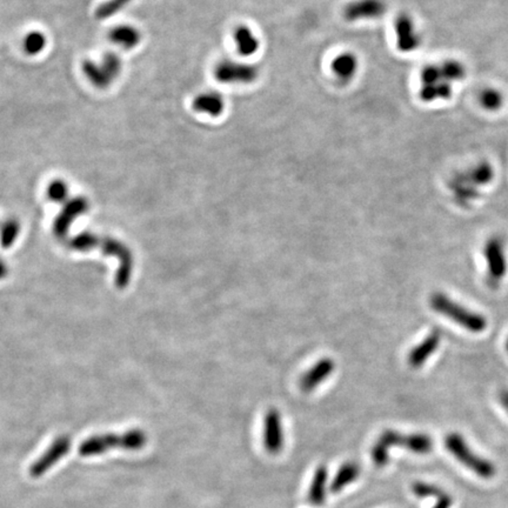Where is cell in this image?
Wrapping results in <instances>:
<instances>
[{"instance_id": "1", "label": "cell", "mask_w": 508, "mask_h": 508, "mask_svg": "<svg viewBox=\"0 0 508 508\" xmlns=\"http://www.w3.org/2000/svg\"><path fill=\"white\" fill-rule=\"evenodd\" d=\"M466 77V67L460 60L427 64L419 74V98L425 104L449 100L452 98L454 85Z\"/></svg>"}, {"instance_id": "2", "label": "cell", "mask_w": 508, "mask_h": 508, "mask_svg": "<svg viewBox=\"0 0 508 508\" xmlns=\"http://www.w3.org/2000/svg\"><path fill=\"white\" fill-rule=\"evenodd\" d=\"M495 175V168L486 161H479L472 168L454 174L449 184L454 202L461 207L472 205L480 197L479 187L491 184Z\"/></svg>"}, {"instance_id": "3", "label": "cell", "mask_w": 508, "mask_h": 508, "mask_svg": "<svg viewBox=\"0 0 508 508\" xmlns=\"http://www.w3.org/2000/svg\"><path fill=\"white\" fill-rule=\"evenodd\" d=\"M147 435L142 429H129L122 434L93 435L81 442L79 454L81 456H99L110 449H122L126 451H138L146 445Z\"/></svg>"}, {"instance_id": "4", "label": "cell", "mask_w": 508, "mask_h": 508, "mask_svg": "<svg viewBox=\"0 0 508 508\" xmlns=\"http://www.w3.org/2000/svg\"><path fill=\"white\" fill-rule=\"evenodd\" d=\"M432 310L441 314L454 324L459 325L471 333H481L487 328V319L481 313L474 312L444 293H434L429 298Z\"/></svg>"}, {"instance_id": "5", "label": "cell", "mask_w": 508, "mask_h": 508, "mask_svg": "<svg viewBox=\"0 0 508 508\" xmlns=\"http://www.w3.org/2000/svg\"><path fill=\"white\" fill-rule=\"evenodd\" d=\"M446 449L463 466L470 468L478 477L491 479L497 473V468L490 460L477 456L467 445L463 435L458 433H449L445 439Z\"/></svg>"}, {"instance_id": "6", "label": "cell", "mask_w": 508, "mask_h": 508, "mask_svg": "<svg viewBox=\"0 0 508 508\" xmlns=\"http://www.w3.org/2000/svg\"><path fill=\"white\" fill-rule=\"evenodd\" d=\"M403 447L415 453V454H428L433 449V440L431 437L424 433H413V434H401L400 432L393 429H386L380 435L379 439L374 444V449L383 456H390L391 447Z\"/></svg>"}, {"instance_id": "7", "label": "cell", "mask_w": 508, "mask_h": 508, "mask_svg": "<svg viewBox=\"0 0 508 508\" xmlns=\"http://www.w3.org/2000/svg\"><path fill=\"white\" fill-rule=\"evenodd\" d=\"M213 77L220 84L246 86L254 84L260 77V69L255 64L241 60L224 59L217 64Z\"/></svg>"}, {"instance_id": "8", "label": "cell", "mask_w": 508, "mask_h": 508, "mask_svg": "<svg viewBox=\"0 0 508 508\" xmlns=\"http://www.w3.org/2000/svg\"><path fill=\"white\" fill-rule=\"evenodd\" d=\"M98 248H100L105 255L118 259L119 267L115 273V285L119 289H125L129 284L134 266L132 252L129 251V248L124 243L111 237L100 238Z\"/></svg>"}, {"instance_id": "9", "label": "cell", "mask_w": 508, "mask_h": 508, "mask_svg": "<svg viewBox=\"0 0 508 508\" xmlns=\"http://www.w3.org/2000/svg\"><path fill=\"white\" fill-rule=\"evenodd\" d=\"M484 257L487 265V282L491 287H498L507 273L505 244L502 238H490L485 243Z\"/></svg>"}, {"instance_id": "10", "label": "cell", "mask_w": 508, "mask_h": 508, "mask_svg": "<svg viewBox=\"0 0 508 508\" xmlns=\"http://www.w3.org/2000/svg\"><path fill=\"white\" fill-rule=\"evenodd\" d=\"M394 35L397 49L403 53H412L420 47L422 33L418 25L408 13H400L394 21Z\"/></svg>"}, {"instance_id": "11", "label": "cell", "mask_w": 508, "mask_h": 508, "mask_svg": "<svg viewBox=\"0 0 508 508\" xmlns=\"http://www.w3.org/2000/svg\"><path fill=\"white\" fill-rule=\"evenodd\" d=\"M90 204L84 197L69 199L53 223V233L59 241H67L74 220L88 211Z\"/></svg>"}, {"instance_id": "12", "label": "cell", "mask_w": 508, "mask_h": 508, "mask_svg": "<svg viewBox=\"0 0 508 508\" xmlns=\"http://www.w3.org/2000/svg\"><path fill=\"white\" fill-rule=\"evenodd\" d=\"M71 438L69 435H60L52 442V445L46 449L40 458L35 460L30 467V475L32 478H40L47 473L56 463H59L70 451Z\"/></svg>"}, {"instance_id": "13", "label": "cell", "mask_w": 508, "mask_h": 508, "mask_svg": "<svg viewBox=\"0 0 508 508\" xmlns=\"http://www.w3.org/2000/svg\"><path fill=\"white\" fill-rule=\"evenodd\" d=\"M387 12L386 0H352L342 10L345 21L348 23L376 21Z\"/></svg>"}, {"instance_id": "14", "label": "cell", "mask_w": 508, "mask_h": 508, "mask_svg": "<svg viewBox=\"0 0 508 508\" xmlns=\"http://www.w3.org/2000/svg\"><path fill=\"white\" fill-rule=\"evenodd\" d=\"M285 445L284 428L282 418L277 410H270L265 415L264 420V446L270 454L277 456L282 452Z\"/></svg>"}, {"instance_id": "15", "label": "cell", "mask_w": 508, "mask_h": 508, "mask_svg": "<svg viewBox=\"0 0 508 508\" xmlns=\"http://www.w3.org/2000/svg\"><path fill=\"white\" fill-rule=\"evenodd\" d=\"M359 58L351 51H344L332 59L331 72L341 84H350L359 72Z\"/></svg>"}, {"instance_id": "16", "label": "cell", "mask_w": 508, "mask_h": 508, "mask_svg": "<svg viewBox=\"0 0 508 508\" xmlns=\"http://www.w3.org/2000/svg\"><path fill=\"white\" fill-rule=\"evenodd\" d=\"M232 38L238 54L243 58H250L257 54L260 50V39L248 25L241 24L236 26L232 33Z\"/></svg>"}, {"instance_id": "17", "label": "cell", "mask_w": 508, "mask_h": 508, "mask_svg": "<svg viewBox=\"0 0 508 508\" xmlns=\"http://www.w3.org/2000/svg\"><path fill=\"white\" fill-rule=\"evenodd\" d=\"M192 108L198 113L218 118L225 111L226 101L219 92L209 91L199 93L192 101Z\"/></svg>"}, {"instance_id": "18", "label": "cell", "mask_w": 508, "mask_h": 508, "mask_svg": "<svg viewBox=\"0 0 508 508\" xmlns=\"http://www.w3.org/2000/svg\"><path fill=\"white\" fill-rule=\"evenodd\" d=\"M335 371V362L330 358L321 359L312 369H308L300 380V388L305 393L316 390Z\"/></svg>"}, {"instance_id": "19", "label": "cell", "mask_w": 508, "mask_h": 508, "mask_svg": "<svg viewBox=\"0 0 508 508\" xmlns=\"http://www.w3.org/2000/svg\"><path fill=\"white\" fill-rule=\"evenodd\" d=\"M440 342H441L440 332L433 331L420 344L417 345L408 354V364L412 369L422 367L429 357L438 350Z\"/></svg>"}, {"instance_id": "20", "label": "cell", "mask_w": 508, "mask_h": 508, "mask_svg": "<svg viewBox=\"0 0 508 508\" xmlns=\"http://www.w3.org/2000/svg\"><path fill=\"white\" fill-rule=\"evenodd\" d=\"M108 39L122 49L132 50L139 44L142 35L134 26L118 25L108 32Z\"/></svg>"}, {"instance_id": "21", "label": "cell", "mask_w": 508, "mask_h": 508, "mask_svg": "<svg viewBox=\"0 0 508 508\" xmlns=\"http://www.w3.org/2000/svg\"><path fill=\"white\" fill-rule=\"evenodd\" d=\"M328 467L321 465L316 470L313 479L308 490V500L314 506L324 505L326 500V485H328Z\"/></svg>"}, {"instance_id": "22", "label": "cell", "mask_w": 508, "mask_h": 508, "mask_svg": "<svg viewBox=\"0 0 508 508\" xmlns=\"http://www.w3.org/2000/svg\"><path fill=\"white\" fill-rule=\"evenodd\" d=\"M359 475H360V466L358 463L348 461L341 465L330 487L332 493H339L342 491L346 486L353 484L358 479Z\"/></svg>"}, {"instance_id": "23", "label": "cell", "mask_w": 508, "mask_h": 508, "mask_svg": "<svg viewBox=\"0 0 508 508\" xmlns=\"http://www.w3.org/2000/svg\"><path fill=\"white\" fill-rule=\"evenodd\" d=\"M81 71L87 78V81L99 90L108 88L112 83L111 78L108 77L101 64L94 63L90 59L84 60L81 63Z\"/></svg>"}, {"instance_id": "24", "label": "cell", "mask_w": 508, "mask_h": 508, "mask_svg": "<svg viewBox=\"0 0 508 508\" xmlns=\"http://www.w3.org/2000/svg\"><path fill=\"white\" fill-rule=\"evenodd\" d=\"M479 104L486 111H498L504 105V94L495 87H486L479 93Z\"/></svg>"}, {"instance_id": "25", "label": "cell", "mask_w": 508, "mask_h": 508, "mask_svg": "<svg viewBox=\"0 0 508 508\" xmlns=\"http://www.w3.org/2000/svg\"><path fill=\"white\" fill-rule=\"evenodd\" d=\"M100 243V237H98L97 234L90 233V232H81V233L71 238L67 246L77 252H88L93 248H98Z\"/></svg>"}, {"instance_id": "26", "label": "cell", "mask_w": 508, "mask_h": 508, "mask_svg": "<svg viewBox=\"0 0 508 508\" xmlns=\"http://www.w3.org/2000/svg\"><path fill=\"white\" fill-rule=\"evenodd\" d=\"M46 42H47V39H46L44 33L39 31H32L25 35L23 49L28 56H35V54L42 52V50L45 49Z\"/></svg>"}, {"instance_id": "27", "label": "cell", "mask_w": 508, "mask_h": 508, "mask_svg": "<svg viewBox=\"0 0 508 508\" xmlns=\"http://www.w3.org/2000/svg\"><path fill=\"white\" fill-rule=\"evenodd\" d=\"M21 233V224L16 219H8L0 227V244L4 248H8L17 241Z\"/></svg>"}, {"instance_id": "28", "label": "cell", "mask_w": 508, "mask_h": 508, "mask_svg": "<svg viewBox=\"0 0 508 508\" xmlns=\"http://www.w3.org/2000/svg\"><path fill=\"white\" fill-rule=\"evenodd\" d=\"M132 0H108L106 3L101 4L96 11V17L98 19H108V18L118 13L124 7L127 6Z\"/></svg>"}, {"instance_id": "29", "label": "cell", "mask_w": 508, "mask_h": 508, "mask_svg": "<svg viewBox=\"0 0 508 508\" xmlns=\"http://www.w3.org/2000/svg\"><path fill=\"white\" fill-rule=\"evenodd\" d=\"M69 185L62 179L53 180L47 187V197L53 202H67L69 200Z\"/></svg>"}, {"instance_id": "30", "label": "cell", "mask_w": 508, "mask_h": 508, "mask_svg": "<svg viewBox=\"0 0 508 508\" xmlns=\"http://www.w3.org/2000/svg\"><path fill=\"white\" fill-rule=\"evenodd\" d=\"M101 67H104L108 77L111 78L112 81L119 77V74L122 72V60L119 58L118 54L113 52L105 53L101 60Z\"/></svg>"}, {"instance_id": "31", "label": "cell", "mask_w": 508, "mask_h": 508, "mask_svg": "<svg viewBox=\"0 0 508 508\" xmlns=\"http://www.w3.org/2000/svg\"><path fill=\"white\" fill-rule=\"evenodd\" d=\"M412 492L419 498H439L444 493L438 486L422 481H417L412 485Z\"/></svg>"}, {"instance_id": "32", "label": "cell", "mask_w": 508, "mask_h": 508, "mask_svg": "<svg viewBox=\"0 0 508 508\" xmlns=\"http://www.w3.org/2000/svg\"><path fill=\"white\" fill-rule=\"evenodd\" d=\"M438 502H437V504H435L434 507L433 508H451L453 505V499L451 495H447V493H442L440 497H439Z\"/></svg>"}, {"instance_id": "33", "label": "cell", "mask_w": 508, "mask_h": 508, "mask_svg": "<svg viewBox=\"0 0 508 508\" xmlns=\"http://www.w3.org/2000/svg\"><path fill=\"white\" fill-rule=\"evenodd\" d=\"M499 401H500L502 408H505V411L508 413V390H504L500 392Z\"/></svg>"}, {"instance_id": "34", "label": "cell", "mask_w": 508, "mask_h": 508, "mask_svg": "<svg viewBox=\"0 0 508 508\" xmlns=\"http://www.w3.org/2000/svg\"><path fill=\"white\" fill-rule=\"evenodd\" d=\"M7 275V266L1 259H0V279L5 278Z\"/></svg>"}, {"instance_id": "35", "label": "cell", "mask_w": 508, "mask_h": 508, "mask_svg": "<svg viewBox=\"0 0 508 508\" xmlns=\"http://www.w3.org/2000/svg\"><path fill=\"white\" fill-rule=\"evenodd\" d=\"M506 352L508 353V338L507 340H506Z\"/></svg>"}]
</instances>
